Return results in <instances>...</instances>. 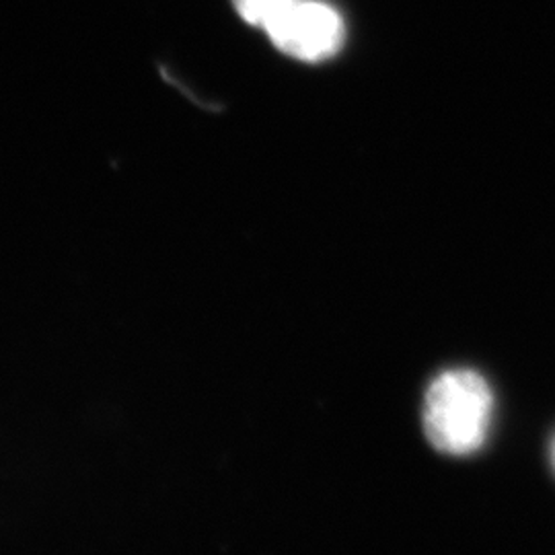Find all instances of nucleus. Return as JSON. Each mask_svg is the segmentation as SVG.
<instances>
[{"label": "nucleus", "instance_id": "1", "mask_svg": "<svg viewBox=\"0 0 555 555\" xmlns=\"http://www.w3.org/2000/svg\"><path fill=\"white\" fill-rule=\"evenodd\" d=\"M494 397L486 378L474 371H449L430 385L424 403V430L444 455L477 453L492 424Z\"/></svg>", "mask_w": 555, "mask_h": 555}, {"label": "nucleus", "instance_id": "4", "mask_svg": "<svg viewBox=\"0 0 555 555\" xmlns=\"http://www.w3.org/2000/svg\"><path fill=\"white\" fill-rule=\"evenodd\" d=\"M552 461H554V469H555V442H554V449H552Z\"/></svg>", "mask_w": 555, "mask_h": 555}, {"label": "nucleus", "instance_id": "2", "mask_svg": "<svg viewBox=\"0 0 555 555\" xmlns=\"http://www.w3.org/2000/svg\"><path fill=\"white\" fill-rule=\"evenodd\" d=\"M263 31L280 52L302 62L334 59L346 40L341 15L321 0H293Z\"/></svg>", "mask_w": 555, "mask_h": 555}, {"label": "nucleus", "instance_id": "3", "mask_svg": "<svg viewBox=\"0 0 555 555\" xmlns=\"http://www.w3.org/2000/svg\"><path fill=\"white\" fill-rule=\"evenodd\" d=\"M233 2L241 20L266 29V25L276 20L293 0H233Z\"/></svg>", "mask_w": 555, "mask_h": 555}]
</instances>
